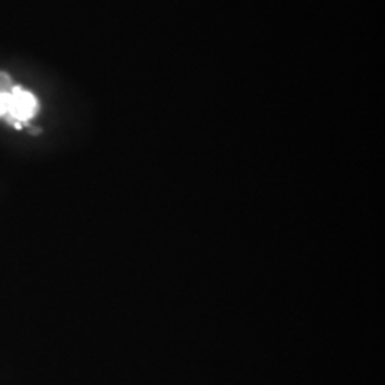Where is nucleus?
I'll return each mask as SVG.
<instances>
[{"label":"nucleus","mask_w":385,"mask_h":385,"mask_svg":"<svg viewBox=\"0 0 385 385\" xmlns=\"http://www.w3.org/2000/svg\"><path fill=\"white\" fill-rule=\"evenodd\" d=\"M37 112L39 100L36 96L20 86H13L11 91V109L6 117H11L15 123H26L33 119Z\"/></svg>","instance_id":"nucleus-1"},{"label":"nucleus","mask_w":385,"mask_h":385,"mask_svg":"<svg viewBox=\"0 0 385 385\" xmlns=\"http://www.w3.org/2000/svg\"><path fill=\"white\" fill-rule=\"evenodd\" d=\"M13 79L9 73L0 70V93H11L13 89Z\"/></svg>","instance_id":"nucleus-2"},{"label":"nucleus","mask_w":385,"mask_h":385,"mask_svg":"<svg viewBox=\"0 0 385 385\" xmlns=\"http://www.w3.org/2000/svg\"><path fill=\"white\" fill-rule=\"evenodd\" d=\"M11 109V93H0V117H6Z\"/></svg>","instance_id":"nucleus-3"}]
</instances>
